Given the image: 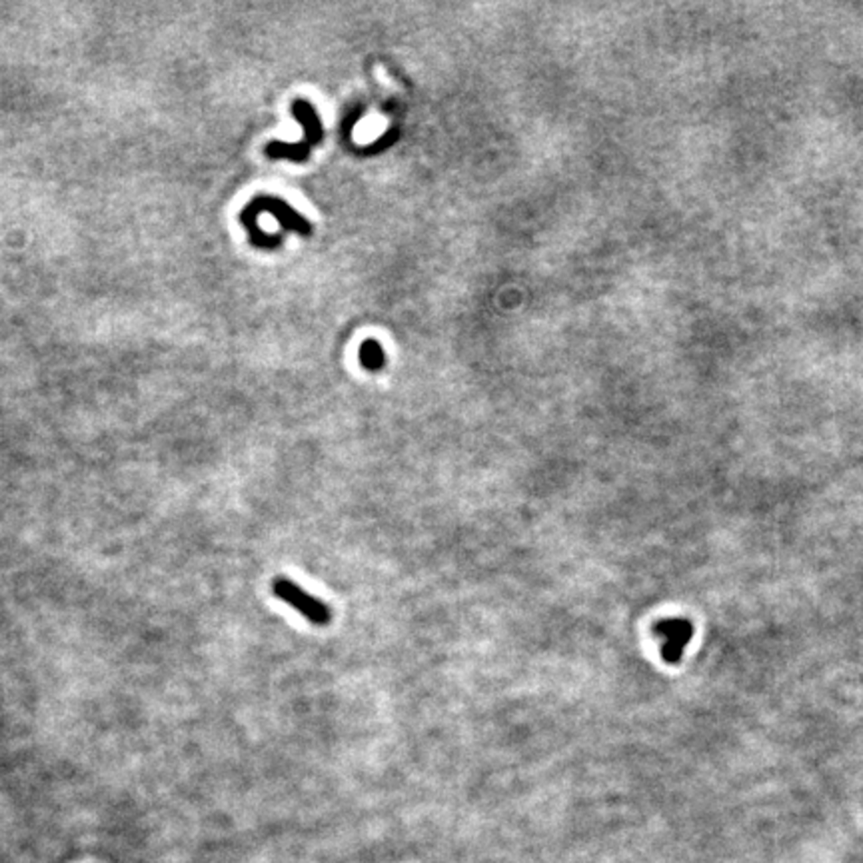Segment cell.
<instances>
[{"label":"cell","mask_w":863,"mask_h":863,"mask_svg":"<svg viewBox=\"0 0 863 863\" xmlns=\"http://www.w3.org/2000/svg\"><path fill=\"white\" fill-rule=\"evenodd\" d=\"M264 212L274 216V218L283 224L284 230L304 234V237H308V234L312 232L311 222H308L304 216H300L294 209H290L284 200L274 199V196H256L255 200L248 202L246 209H244L240 214V222L248 228L250 242L255 244L256 248H276L284 238L283 234H274V237H272V234L260 230L256 227L258 216Z\"/></svg>","instance_id":"6da1fadb"},{"label":"cell","mask_w":863,"mask_h":863,"mask_svg":"<svg viewBox=\"0 0 863 863\" xmlns=\"http://www.w3.org/2000/svg\"><path fill=\"white\" fill-rule=\"evenodd\" d=\"M272 594L278 598L280 602L294 608L300 616H304L308 622L314 626L326 627L332 622V609L322 599L308 594L304 588H300L296 581L288 580L286 576H276L270 584Z\"/></svg>","instance_id":"7a4b0ae2"},{"label":"cell","mask_w":863,"mask_h":863,"mask_svg":"<svg viewBox=\"0 0 863 863\" xmlns=\"http://www.w3.org/2000/svg\"><path fill=\"white\" fill-rule=\"evenodd\" d=\"M654 636L662 637V660L665 663H680L683 650L693 636V626L683 617L660 620L654 626Z\"/></svg>","instance_id":"3957f363"},{"label":"cell","mask_w":863,"mask_h":863,"mask_svg":"<svg viewBox=\"0 0 863 863\" xmlns=\"http://www.w3.org/2000/svg\"><path fill=\"white\" fill-rule=\"evenodd\" d=\"M292 115L294 118L300 122V125H302L304 128V140L311 146L318 144L322 140L324 133H322V120L320 116L316 115V110L314 107L311 105V102H306V100H294L292 102Z\"/></svg>","instance_id":"277c9868"},{"label":"cell","mask_w":863,"mask_h":863,"mask_svg":"<svg viewBox=\"0 0 863 863\" xmlns=\"http://www.w3.org/2000/svg\"><path fill=\"white\" fill-rule=\"evenodd\" d=\"M312 146L306 143V140H300V143H280V140H274L266 146V154L270 158H290L294 162H304L311 156Z\"/></svg>","instance_id":"5b68a950"},{"label":"cell","mask_w":863,"mask_h":863,"mask_svg":"<svg viewBox=\"0 0 863 863\" xmlns=\"http://www.w3.org/2000/svg\"><path fill=\"white\" fill-rule=\"evenodd\" d=\"M360 362L364 368H368L372 372L380 370L384 364H386V356H384L380 344L376 340H366L360 348Z\"/></svg>","instance_id":"8992f818"}]
</instances>
